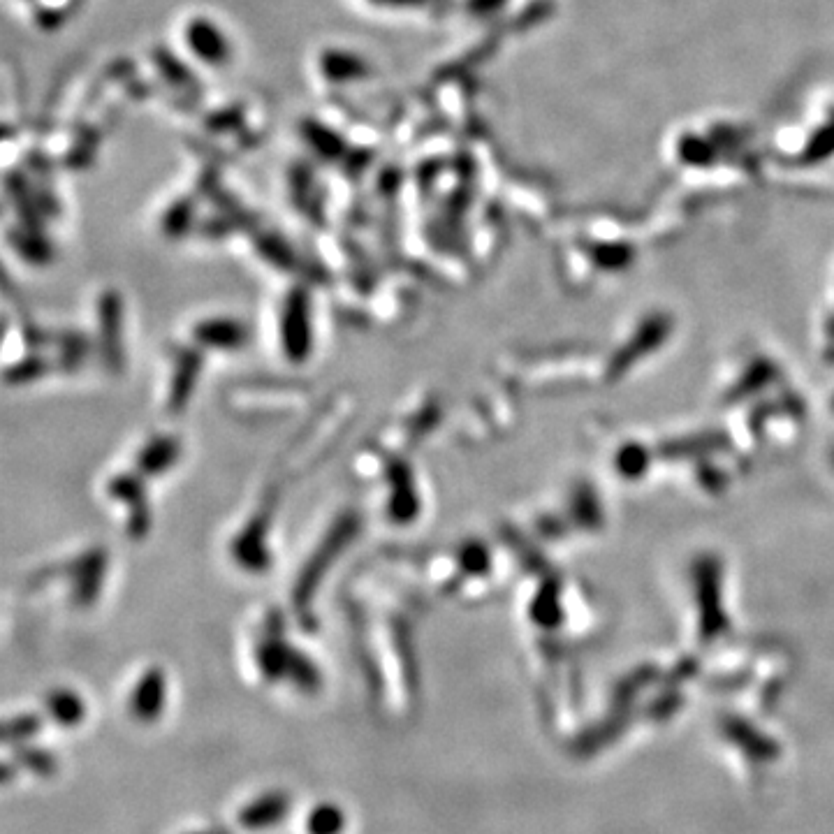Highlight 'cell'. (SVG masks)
Masks as SVG:
<instances>
[{
  "mask_svg": "<svg viewBox=\"0 0 834 834\" xmlns=\"http://www.w3.org/2000/svg\"><path fill=\"white\" fill-rule=\"evenodd\" d=\"M290 811V797L288 793H269L262 795L258 800L248 804L246 809H241L239 823L244 825L246 830H262L269 828V825L281 823Z\"/></svg>",
  "mask_w": 834,
  "mask_h": 834,
  "instance_id": "obj_1",
  "label": "cell"
},
{
  "mask_svg": "<svg viewBox=\"0 0 834 834\" xmlns=\"http://www.w3.org/2000/svg\"><path fill=\"white\" fill-rule=\"evenodd\" d=\"M160 709H163V677L158 672H149L135 691L133 712L142 721H151L156 719Z\"/></svg>",
  "mask_w": 834,
  "mask_h": 834,
  "instance_id": "obj_2",
  "label": "cell"
},
{
  "mask_svg": "<svg viewBox=\"0 0 834 834\" xmlns=\"http://www.w3.org/2000/svg\"><path fill=\"white\" fill-rule=\"evenodd\" d=\"M343 825H346V818L336 804H320L309 814L306 830L309 834H341Z\"/></svg>",
  "mask_w": 834,
  "mask_h": 834,
  "instance_id": "obj_3",
  "label": "cell"
},
{
  "mask_svg": "<svg viewBox=\"0 0 834 834\" xmlns=\"http://www.w3.org/2000/svg\"><path fill=\"white\" fill-rule=\"evenodd\" d=\"M47 707L61 726H77L84 716V705L75 693H56Z\"/></svg>",
  "mask_w": 834,
  "mask_h": 834,
  "instance_id": "obj_4",
  "label": "cell"
},
{
  "mask_svg": "<svg viewBox=\"0 0 834 834\" xmlns=\"http://www.w3.org/2000/svg\"><path fill=\"white\" fill-rule=\"evenodd\" d=\"M17 763H21L24 767H28L31 772H38L42 777H47L56 770V760L51 756L49 751L45 749H35V746H21L17 751Z\"/></svg>",
  "mask_w": 834,
  "mask_h": 834,
  "instance_id": "obj_5",
  "label": "cell"
},
{
  "mask_svg": "<svg viewBox=\"0 0 834 834\" xmlns=\"http://www.w3.org/2000/svg\"><path fill=\"white\" fill-rule=\"evenodd\" d=\"M40 730V721L35 719V716L26 714V716H19V719H12L5 723V742L12 744V742H24L28 737H33L35 733Z\"/></svg>",
  "mask_w": 834,
  "mask_h": 834,
  "instance_id": "obj_6",
  "label": "cell"
},
{
  "mask_svg": "<svg viewBox=\"0 0 834 834\" xmlns=\"http://www.w3.org/2000/svg\"><path fill=\"white\" fill-rule=\"evenodd\" d=\"M195 834H230V832H225V830H214V832H195Z\"/></svg>",
  "mask_w": 834,
  "mask_h": 834,
  "instance_id": "obj_7",
  "label": "cell"
}]
</instances>
